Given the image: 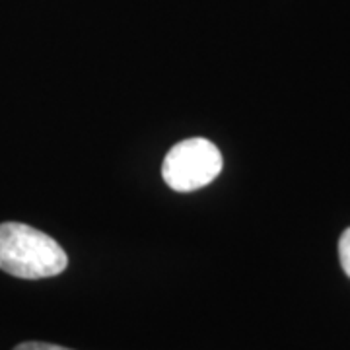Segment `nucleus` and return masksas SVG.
<instances>
[{"label":"nucleus","mask_w":350,"mask_h":350,"mask_svg":"<svg viewBox=\"0 0 350 350\" xmlns=\"http://www.w3.org/2000/svg\"><path fill=\"white\" fill-rule=\"evenodd\" d=\"M66 267V253L51 236L20 222L0 224V271L39 280L61 275Z\"/></svg>","instance_id":"1"},{"label":"nucleus","mask_w":350,"mask_h":350,"mask_svg":"<svg viewBox=\"0 0 350 350\" xmlns=\"http://www.w3.org/2000/svg\"><path fill=\"white\" fill-rule=\"evenodd\" d=\"M224 167L222 154L206 138H189L177 142L162 163L163 181L179 193L206 187Z\"/></svg>","instance_id":"2"},{"label":"nucleus","mask_w":350,"mask_h":350,"mask_svg":"<svg viewBox=\"0 0 350 350\" xmlns=\"http://www.w3.org/2000/svg\"><path fill=\"white\" fill-rule=\"evenodd\" d=\"M338 261L345 275L350 278V228H347L338 239Z\"/></svg>","instance_id":"3"},{"label":"nucleus","mask_w":350,"mask_h":350,"mask_svg":"<svg viewBox=\"0 0 350 350\" xmlns=\"http://www.w3.org/2000/svg\"><path fill=\"white\" fill-rule=\"evenodd\" d=\"M14 350H70L59 347V345H51V342H22L18 347H14Z\"/></svg>","instance_id":"4"}]
</instances>
